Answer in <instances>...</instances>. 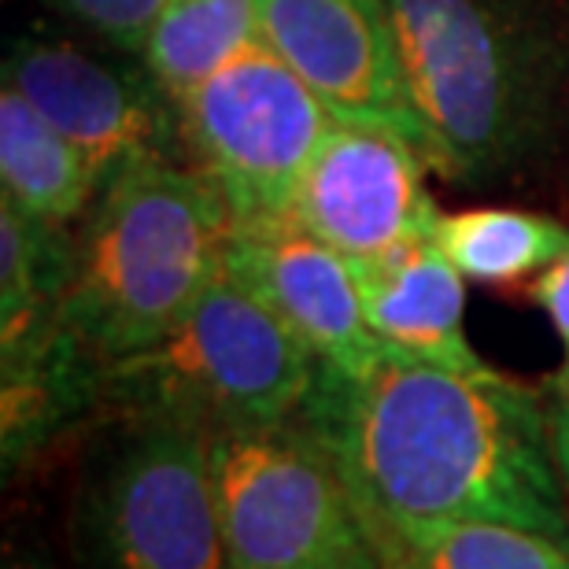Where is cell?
<instances>
[{"mask_svg": "<svg viewBox=\"0 0 569 569\" xmlns=\"http://www.w3.org/2000/svg\"><path fill=\"white\" fill-rule=\"evenodd\" d=\"M381 521H499L569 543L551 415L492 367L459 370L381 348L367 373L318 362L300 407Z\"/></svg>", "mask_w": 569, "mask_h": 569, "instance_id": "1", "label": "cell"}, {"mask_svg": "<svg viewBox=\"0 0 569 569\" xmlns=\"http://www.w3.org/2000/svg\"><path fill=\"white\" fill-rule=\"evenodd\" d=\"M426 159L443 178L496 181L543 152L566 52L529 0H385Z\"/></svg>", "mask_w": 569, "mask_h": 569, "instance_id": "2", "label": "cell"}, {"mask_svg": "<svg viewBox=\"0 0 569 569\" xmlns=\"http://www.w3.org/2000/svg\"><path fill=\"white\" fill-rule=\"evenodd\" d=\"M233 214L203 170L133 167L97 192L74 233L60 326L116 367L156 345L226 274Z\"/></svg>", "mask_w": 569, "mask_h": 569, "instance_id": "3", "label": "cell"}, {"mask_svg": "<svg viewBox=\"0 0 569 569\" xmlns=\"http://www.w3.org/2000/svg\"><path fill=\"white\" fill-rule=\"evenodd\" d=\"M315 378L311 348L244 284L222 274L156 345L104 370L100 400L208 432L259 429L300 415Z\"/></svg>", "mask_w": 569, "mask_h": 569, "instance_id": "4", "label": "cell"}, {"mask_svg": "<svg viewBox=\"0 0 569 569\" xmlns=\"http://www.w3.org/2000/svg\"><path fill=\"white\" fill-rule=\"evenodd\" d=\"M74 569H237L211 473V432L127 411L89 451L71 499Z\"/></svg>", "mask_w": 569, "mask_h": 569, "instance_id": "5", "label": "cell"}, {"mask_svg": "<svg viewBox=\"0 0 569 569\" xmlns=\"http://www.w3.org/2000/svg\"><path fill=\"white\" fill-rule=\"evenodd\" d=\"M211 473L237 569H385L333 451L300 415L211 432Z\"/></svg>", "mask_w": 569, "mask_h": 569, "instance_id": "6", "label": "cell"}, {"mask_svg": "<svg viewBox=\"0 0 569 569\" xmlns=\"http://www.w3.org/2000/svg\"><path fill=\"white\" fill-rule=\"evenodd\" d=\"M178 116L233 230L292 222L296 192L333 116L263 38L181 100Z\"/></svg>", "mask_w": 569, "mask_h": 569, "instance_id": "7", "label": "cell"}, {"mask_svg": "<svg viewBox=\"0 0 569 569\" xmlns=\"http://www.w3.org/2000/svg\"><path fill=\"white\" fill-rule=\"evenodd\" d=\"M16 86L97 167L100 189L144 163H178L181 116L152 74H130L67 41L22 38L4 60Z\"/></svg>", "mask_w": 569, "mask_h": 569, "instance_id": "8", "label": "cell"}, {"mask_svg": "<svg viewBox=\"0 0 569 569\" xmlns=\"http://www.w3.org/2000/svg\"><path fill=\"white\" fill-rule=\"evenodd\" d=\"M426 152L400 130L333 119L296 192L292 222L348 263L437 230V203L422 186Z\"/></svg>", "mask_w": 569, "mask_h": 569, "instance_id": "9", "label": "cell"}, {"mask_svg": "<svg viewBox=\"0 0 569 569\" xmlns=\"http://www.w3.org/2000/svg\"><path fill=\"white\" fill-rule=\"evenodd\" d=\"M259 38L274 49L333 119L400 130L426 152L385 0H256Z\"/></svg>", "mask_w": 569, "mask_h": 569, "instance_id": "10", "label": "cell"}, {"mask_svg": "<svg viewBox=\"0 0 569 569\" xmlns=\"http://www.w3.org/2000/svg\"><path fill=\"white\" fill-rule=\"evenodd\" d=\"M226 274L267 303L322 367L356 378L381 356L378 337L362 315L356 270L296 222L233 230Z\"/></svg>", "mask_w": 569, "mask_h": 569, "instance_id": "11", "label": "cell"}, {"mask_svg": "<svg viewBox=\"0 0 569 569\" xmlns=\"http://www.w3.org/2000/svg\"><path fill=\"white\" fill-rule=\"evenodd\" d=\"M351 270L381 348L459 370L488 367L466 337V278L432 233L359 259Z\"/></svg>", "mask_w": 569, "mask_h": 569, "instance_id": "12", "label": "cell"}, {"mask_svg": "<svg viewBox=\"0 0 569 569\" xmlns=\"http://www.w3.org/2000/svg\"><path fill=\"white\" fill-rule=\"evenodd\" d=\"M0 181L16 208L49 226L82 219L100 192L89 156L8 82L0 89Z\"/></svg>", "mask_w": 569, "mask_h": 569, "instance_id": "13", "label": "cell"}, {"mask_svg": "<svg viewBox=\"0 0 569 569\" xmlns=\"http://www.w3.org/2000/svg\"><path fill=\"white\" fill-rule=\"evenodd\" d=\"M74 237L0 197V356L38 345L60 326Z\"/></svg>", "mask_w": 569, "mask_h": 569, "instance_id": "14", "label": "cell"}, {"mask_svg": "<svg viewBox=\"0 0 569 569\" xmlns=\"http://www.w3.org/2000/svg\"><path fill=\"white\" fill-rule=\"evenodd\" d=\"M385 569H569V543L499 521H381Z\"/></svg>", "mask_w": 569, "mask_h": 569, "instance_id": "15", "label": "cell"}, {"mask_svg": "<svg viewBox=\"0 0 569 569\" xmlns=\"http://www.w3.org/2000/svg\"><path fill=\"white\" fill-rule=\"evenodd\" d=\"M259 41L256 0H167L144 49V71L181 104Z\"/></svg>", "mask_w": 569, "mask_h": 569, "instance_id": "16", "label": "cell"}, {"mask_svg": "<svg viewBox=\"0 0 569 569\" xmlns=\"http://www.w3.org/2000/svg\"><path fill=\"white\" fill-rule=\"evenodd\" d=\"M432 237L466 281L485 284H510L540 274L562 252H569V226L515 208L440 214Z\"/></svg>", "mask_w": 569, "mask_h": 569, "instance_id": "17", "label": "cell"}, {"mask_svg": "<svg viewBox=\"0 0 569 569\" xmlns=\"http://www.w3.org/2000/svg\"><path fill=\"white\" fill-rule=\"evenodd\" d=\"M52 4L116 49L144 56L167 0H52Z\"/></svg>", "mask_w": 569, "mask_h": 569, "instance_id": "18", "label": "cell"}, {"mask_svg": "<svg viewBox=\"0 0 569 569\" xmlns=\"http://www.w3.org/2000/svg\"><path fill=\"white\" fill-rule=\"evenodd\" d=\"M532 300L551 318L555 333L562 340V370H559V392L569 389V252H562L548 270H540L532 284Z\"/></svg>", "mask_w": 569, "mask_h": 569, "instance_id": "19", "label": "cell"}, {"mask_svg": "<svg viewBox=\"0 0 569 569\" xmlns=\"http://www.w3.org/2000/svg\"><path fill=\"white\" fill-rule=\"evenodd\" d=\"M551 448H555V466L569 492V389L559 392V403L551 411Z\"/></svg>", "mask_w": 569, "mask_h": 569, "instance_id": "20", "label": "cell"}, {"mask_svg": "<svg viewBox=\"0 0 569 569\" xmlns=\"http://www.w3.org/2000/svg\"><path fill=\"white\" fill-rule=\"evenodd\" d=\"M4 569H56L52 559L38 548H22V551H11L4 559Z\"/></svg>", "mask_w": 569, "mask_h": 569, "instance_id": "21", "label": "cell"}]
</instances>
